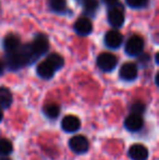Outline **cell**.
<instances>
[{"label": "cell", "mask_w": 159, "mask_h": 160, "mask_svg": "<svg viewBox=\"0 0 159 160\" xmlns=\"http://www.w3.org/2000/svg\"><path fill=\"white\" fill-rule=\"evenodd\" d=\"M13 150V145L9 139L0 138V156H8Z\"/></svg>", "instance_id": "cell-18"}, {"label": "cell", "mask_w": 159, "mask_h": 160, "mask_svg": "<svg viewBox=\"0 0 159 160\" xmlns=\"http://www.w3.org/2000/svg\"><path fill=\"white\" fill-rule=\"evenodd\" d=\"M3 47L6 49L7 52H12V51L17 50V48L21 47V42H20V38L17 36L10 34L3 39Z\"/></svg>", "instance_id": "cell-14"}, {"label": "cell", "mask_w": 159, "mask_h": 160, "mask_svg": "<svg viewBox=\"0 0 159 160\" xmlns=\"http://www.w3.org/2000/svg\"><path fill=\"white\" fill-rule=\"evenodd\" d=\"M74 31L80 36H87L93 31V24L87 18H80L74 24Z\"/></svg>", "instance_id": "cell-12"}, {"label": "cell", "mask_w": 159, "mask_h": 160, "mask_svg": "<svg viewBox=\"0 0 159 160\" xmlns=\"http://www.w3.org/2000/svg\"><path fill=\"white\" fill-rule=\"evenodd\" d=\"M144 49V40L137 35H134L127 39L125 44V52L129 56H138Z\"/></svg>", "instance_id": "cell-4"}, {"label": "cell", "mask_w": 159, "mask_h": 160, "mask_svg": "<svg viewBox=\"0 0 159 160\" xmlns=\"http://www.w3.org/2000/svg\"><path fill=\"white\" fill-rule=\"evenodd\" d=\"M102 1H104L106 4H108V6H115V4L118 2V0H102Z\"/></svg>", "instance_id": "cell-23"}, {"label": "cell", "mask_w": 159, "mask_h": 160, "mask_svg": "<svg viewBox=\"0 0 159 160\" xmlns=\"http://www.w3.org/2000/svg\"><path fill=\"white\" fill-rule=\"evenodd\" d=\"M122 35L116 30H111L105 35V44L109 47V48H119L122 44Z\"/></svg>", "instance_id": "cell-13"}, {"label": "cell", "mask_w": 159, "mask_h": 160, "mask_svg": "<svg viewBox=\"0 0 159 160\" xmlns=\"http://www.w3.org/2000/svg\"><path fill=\"white\" fill-rule=\"evenodd\" d=\"M46 59L48 60L49 62H51V63H52L53 67L56 68V70L61 69V68L63 67V64H64L63 58H62L60 55H58V53H50V55H49Z\"/></svg>", "instance_id": "cell-19"}, {"label": "cell", "mask_w": 159, "mask_h": 160, "mask_svg": "<svg viewBox=\"0 0 159 160\" xmlns=\"http://www.w3.org/2000/svg\"><path fill=\"white\" fill-rule=\"evenodd\" d=\"M61 128L63 131L68 133H73L81 128V121L77 116L69 114L66 116L61 121Z\"/></svg>", "instance_id": "cell-9"}, {"label": "cell", "mask_w": 159, "mask_h": 160, "mask_svg": "<svg viewBox=\"0 0 159 160\" xmlns=\"http://www.w3.org/2000/svg\"><path fill=\"white\" fill-rule=\"evenodd\" d=\"M69 146L75 154H84L88 150L89 142L83 135H75L69 141Z\"/></svg>", "instance_id": "cell-5"}, {"label": "cell", "mask_w": 159, "mask_h": 160, "mask_svg": "<svg viewBox=\"0 0 159 160\" xmlns=\"http://www.w3.org/2000/svg\"><path fill=\"white\" fill-rule=\"evenodd\" d=\"M13 100L12 93L7 87H0V108L7 109L11 106Z\"/></svg>", "instance_id": "cell-15"}, {"label": "cell", "mask_w": 159, "mask_h": 160, "mask_svg": "<svg viewBox=\"0 0 159 160\" xmlns=\"http://www.w3.org/2000/svg\"><path fill=\"white\" fill-rule=\"evenodd\" d=\"M30 49L36 59L39 58L40 56L45 55L49 49V40L47 36L42 35V34L37 35L32 44L30 45Z\"/></svg>", "instance_id": "cell-2"}, {"label": "cell", "mask_w": 159, "mask_h": 160, "mask_svg": "<svg viewBox=\"0 0 159 160\" xmlns=\"http://www.w3.org/2000/svg\"><path fill=\"white\" fill-rule=\"evenodd\" d=\"M0 160H11L9 157H7V156H2L1 158H0Z\"/></svg>", "instance_id": "cell-26"}, {"label": "cell", "mask_w": 159, "mask_h": 160, "mask_svg": "<svg viewBox=\"0 0 159 160\" xmlns=\"http://www.w3.org/2000/svg\"><path fill=\"white\" fill-rule=\"evenodd\" d=\"M83 8L86 13H94L98 8V0H83Z\"/></svg>", "instance_id": "cell-20"}, {"label": "cell", "mask_w": 159, "mask_h": 160, "mask_svg": "<svg viewBox=\"0 0 159 160\" xmlns=\"http://www.w3.org/2000/svg\"><path fill=\"white\" fill-rule=\"evenodd\" d=\"M56 71H57L56 68L47 59L40 62V63L37 65V69H36V72H37V74H38V76L44 78V80H49V78H51Z\"/></svg>", "instance_id": "cell-10"}, {"label": "cell", "mask_w": 159, "mask_h": 160, "mask_svg": "<svg viewBox=\"0 0 159 160\" xmlns=\"http://www.w3.org/2000/svg\"><path fill=\"white\" fill-rule=\"evenodd\" d=\"M118 59L110 52H102L97 57V65L104 72H110L116 68Z\"/></svg>", "instance_id": "cell-3"}, {"label": "cell", "mask_w": 159, "mask_h": 160, "mask_svg": "<svg viewBox=\"0 0 159 160\" xmlns=\"http://www.w3.org/2000/svg\"><path fill=\"white\" fill-rule=\"evenodd\" d=\"M145 109H146V107L142 101H135L131 106V113L142 114L145 112Z\"/></svg>", "instance_id": "cell-21"}, {"label": "cell", "mask_w": 159, "mask_h": 160, "mask_svg": "<svg viewBox=\"0 0 159 160\" xmlns=\"http://www.w3.org/2000/svg\"><path fill=\"white\" fill-rule=\"evenodd\" d=\"M42 111H44V113L48 118L56 119L60 114V107L56 102H47L45 103L44 108H42Z\"/></svg>", "instance_id": "cell-16"}, {"label": "cell", "mask_w": 159, "mask_h": 160, "mask_svg": "<svg viewBox=\"0 0 159 160\" xmlns=\"http://www.w3.org/2000/svg\"><path fill=\"white\" fill-rule=\"evenodd\" d=\"M147 2H148V0H127V3L131 8H135V9L144 8L147 4Z\"/></svg>", "instance_id": "cell-22"}, {"label": "cell", "mask_w": 159, "mask_h": 160, "mask_svg": "<svg viewBox=\"0 0 159 160\" xmlns=\"http://www.w3.org/2000/svg\"><path fill=\"white\" fill-rule=\"evenodd\" d=\"M143 124H144V120H143L141 114L131 113L130 116L127 117L124 121V127L127 130L131 131V132H137L142 128Z\"/></svg>", "instance_id": "cell-7"}, {"label": "cell", "mask_w": 159, "mask_h": 160, "mask_svg": "<svg viewBox=\"0 0 159 160\" xmlns=\"http://www.w3.org/2000/svg\"><path fill=\"white\" fill-rule=\"evenodd\" d=\"M2 119H3V112H2V110L0 109V122L2 121Z\"/></svg>", "instance_id": "cell-25"}, {"label": "cell", "mask_w": 159, "mask_h": 160, "mask_svg": "<svg viewBox=\"0 0 159 160\" xmlns=\"http://www.w3.org/2000/svg\"><path fill=\"white\" fill-rule=\"evenodd\" d=\"M34 60H36V58L31 51L30 46L20 47L17 50L8 53V65L12 70L23 68L24 65L32 63Z\"/></svg>", "instance_id": "cell-1"}, {"label": "cell", "mask_w": 159, "mask_h": 160, "mask_svg": "<svg viewBox=\"0 0 159 160\" xmlns=\"http://www.w3.org/2000/svg\"><path fill=\"white\" fill-rule=\"evenodd\" d=\"M120 78L124 81H133L137 76V67L133 62H127L120 69Z\"/></svg>", "instance_id": "cell-11"}, {"label": "cell", "mask_w": 159, "mask_h": 160, "mask_svg": "<svg viewBox=\"0 0 159 160\" xmlns=\"http://www.w3.org/2000/svg\"><path fill=\"white\" fill-rule=\"evenodd\" d=\"M3 71H4V65L1 61H0V75L3 73Z\"/></svg>", "instance_id": "cell-24"}, {"label": "cell", "mask_w": 159, "mask_h": 160, "mask_svg": "<svg viewBox=\"0 0 159 160\" xmlns=\"http://www.w3.org/2000/svg\"><path fill=\"white\" fill-rule=\"evenodd\" d=\"M115 6H111L112 8L108 12V22L112 28H118L124 23V13L120 8H116Z\"/></svg>", "instance_id": "cell-6"}, {"label": "cell", "mask_w": 159, "mask_h": 160, "mask_svg": "<svg viewBox=\"0 0 159 160\" xmlns=\"http://www.w3.org/2000/svg\"><path fill=\"white\" fill-rule=\"evenodd\" d=\"M129 157L132 160H147L148 149L143 144H134L129 149Z\"/></svg>", "instance_id": "cell-8"}, {"label": "cell", "mask_w": 159, "mask_h": 160, "mask_svg": "<svg viewBox=\"0 0 159 160\" xmlns=\"http://www.w3.org/2000/svg\"><path fill=\"white\" fill-rule=\"evenodd\" d=\"M49 7L55 12L62 13L67 10V1L66 0H49Z\"/></svg>", "instance_id": "cell-17"}]
</instances>
